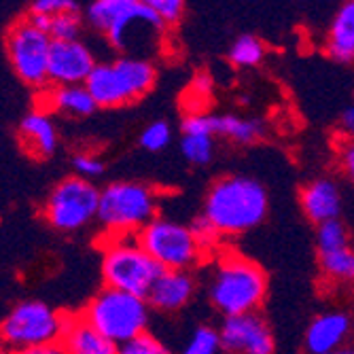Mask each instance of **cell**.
Segmentation results:
<instances>
[{
    "mask_svg": "<svg viewBox=\"0 0 354 354\" xmlns=\"http://www.w3.org/2000/svg\"><path fill=\"white\" fill-rule=\"evenodd\" d=\"M87 19L115 49L142 59L162 47L168 32L162 17L138 0H93L87 9Z\"/></svg>",
    "mask_w": 354,
    "mask_h": 354,
    "instance_id": "1",
    "label": "cell"
},
{
    "mask_svg": "<svg viewBox=\"0 0 354 354\" xmlns=\"http://www.w3.org/2000/svg\"><path fill=\"white\" fill-rule=\"evenodd\" d=\"M270 210L266 187L250 176L234 174L218 178L206 193L204 216L223 238L242 236L261 225Z\"/></svg>",
    "mask_w": 354,
    "mask_h": 354,
    "instance_id": "2",
    "label": "cell"
},
{
    "mask_svg": "<svg viewBox=\"0 0 354 354\" xmlns=\"http://www.w3.org/2000/svg\"><path fill=\"white\" fill-rule=\"evenodd\" d=\"M268 295L263 268L238 252H223L208 276V299L225 318L259 312Z\"/></svg>",
    "mask_w": 354,
    "mask_h": 354,
    "instance_id": "3",
    "label": "cell"
},
{
    "mask_svg": "<svg viewBox=\"0 0 354 354\" xmlns=\"http://www.w3.org/2000/svg\"><path fill=\"white\" fill-rule=\"evenodd\" d=\"M157 73L151 59L125 55L109 64H95L85 87L100 109L132 104L155 85Z\"/></svg>",
    "mask_w": 354,
    "mask_h": 354,
    "instance_id": "4",
    "label": "cell"
},
{
    "mask_svg": "<svg viewBox=\"0 0 354 354\" xmlns=\"http://www.w3.org/2000/svg\"><path fill=\"white\" fill-rule=\"evenodd\" d=\"M81 316L93 329H98L104 337L121 346L125 342L147 333L149 301L145 297L104 286L102 291L87 304Z\"/></svg>",
    "mask_w": 354,
    "mask_h": 354,
    "instance_id": "5",
    "label": "cell"
},
{
    "mask_svg": "<svg viewBox=\"0 0 354 354\" xmlns=\"http://www.w3.org/2000/svg\"><path fill=\"white\" fill-rule=\"evenodd\" d=\"M157 191L145 183H113L100 193L98 221L111 236H134L157 216Z\"/></svg>",
    "mask_w": 354,
    "mask_h": 354,
    "instance_id": "6",
    "label": "cell"
},
{
    "mask_svg": "<svg viewBox=\"0 0 354 354\" xmlns=\"http://www.w3.org/2000/svg\"><path fill=\"white\" fill-rule=\"evenodd\" d=\"M162 272L134 236H111L104 246L102 276L111 288L147 299Z\"/></svg>",
    "mask_w": 354,
    "mask_h": 354,
    "instance_id": "7",
    "label": "cell"
},
{
    "mask_svg": "<svg viewBox=\"0 0 354 354\" xmlns=\"http://www.w3.org/2000/svg\"><path fill=\"white\" fill-rule=\"evenodd\" d=\"M136 238L151 259L170 272H191L208 252L189 225L166 216H155Z\"/></svg>",
    "mask_w": 354,
    "mask_h": 354,
    "instance_id": "8",
    "label": "cell"
},
{
    "mask_svg": "<svg viewBox=\"0 0 354 354\" xmlns=\"http://www.w3.org/2000/svg\"><path fill=\"white\" fill-rule=\"evenodd\" d=\"M68 318L43 301H21L0 323V346L17 354L30 348L59 344Z\"/></svg>",
    "mask_w": 354,
    "mask_h": 354,
    "instance_id": "9",
    "label": "cell"
},
{
    "mask_svg": "<svg viewBox=\"0 0 354 354\" xmlns=\"http://www.w3.org/2000/svg\"><path fill=\"white\" fill-rule=\"evenodd\" d=\"M100 193L87 178L71 176L62 180L45 202V218L59 232H77L98 218Z\"/></svg>",
    "mask_w": 354,
    "mask_h": 354,
    "instance_id": "10",
    "label": "cell"
},
{
    "mask_svg": "<svg viewBox=\"0 0 354 354\" xmlns=\"http://www.w3.org/2000/svg\"><path fill=\"white\" fill-rule=\"evenodd\" d=\"M51 43V37L32 28L28 19H21L11 26L7 37V49L13 68L24 83L35 87L45 85V81L49 79Z\"/></svg>",
    "mask_w": 354,
    "mask_h": 354,
    "instance_id": "11",
    "label": "cell"
},
{
    "mask_svg": "<svg viewBox=\"0 0 354 354\" xmlns=\"http://www.w3.org/2000/svg\"><path fill=\"white\" fill-rule=\"evenodd\" d=\"M218 333L225 354H274L276 348L272 327L259 312L227 316Z\"/></svg>",
    "mask_w": 354,
    "mask_h": 354,
    "instance_id": "12",
    "label": "cell"
},
{
    "mask_svg": "<svg viewBox=\"0 0 354 354\" xmlns=\"http://www.w3.org/2000/svg\"><path fill=\"white\" fill-rule=\"evenodd\" d=\"M95 62L91 51L79 41H53L49 51V81L55 87L85 85Z\"/></svg>",
    "mask_w": 354,
    "mask_h": 354,
    "instance_id": "13",
    "label": "cell"
},
{
    "mask_svg": "<svg viewBox=\"0 0 354 354\" xmlns=\"http://www.w3.org/2000/svg\"><path fill=\"white\" fill-rule=\"evenodd\" d=\"M352 333V318L344 310H329L312 318L306 329V350L308 354H331L346 348Z\"/></svg>",
    "mask_w": 354,
    "mask_h": 354,
    "instance_id": "14",
    "label": "cell"
},
{
    "mask_svg": "<svg viewBox=\"0 0 354 354\" xmlns=\"http://www.w3.org/2000/svg\"><path fill=\"white\" fill-rule=\"evenodd\" d=\"M299 202H301L304 214L314 225L339 218L342 206H344L342 189L331 178H314L308 185H304L299 193Z\"/></svg>",
    "mask_w": 354,
    "mask_h": 354,
    "instance_id": "15",
    "label": "cell"
},
{
    "mask_svg": "<svg viewBox=\"0 0 354 354\" xmlns=\"http://www.w3.org/2000/svg\"><path fill=\"white\" fill-rule=\"evenodd\" d=\"M196 278L191 272H170L164 270L155 280L147 301L159 312H178L187 308L196 295Z\"/></svg>",
    "mask_w": 354,
    "mask_h": 354,
    "instance_id": "16",
    "label": "cell"
},
{
    "mask_svg": "<svg viewBox=\"0 0 354 354\" xmlns=\"http://www.w3.org/2000/svg\"><path fill=\"white\" fill-rule=\"evenodd\" d=\"M68 354H119V346L93 329L83 316H71L59 342Z\"/></svg>",
    "mask_w": 354,
    "mask_h": 354,
    "instance_id": "17",
    "label": "cell"
},
{
    "mask_svg": "<svg viewBox=\"0 0 354 354\" xmlns=\"http://www.w3.org/2000/svg\"><path fill=\"white\" fill-rule=\"evenodd\" d=\"M325 51L339 64H354V0H344L329 26Z\"/></svg>",
    "mask_w": 354,
    "mask_h": 354,
    "instance_id": "18",
    "label": "cell"
},
{
    "mask_svg": "<svg viewBox=\"0 0 354 354\" xmlns=\"http://www.w3.org/2000/svg\"><path fill=\"white\" fill-rule=\"evenodd\" d=\"M21 142L32 157H51L57 147V134L51 119L45 113H30L21 121Z\"/></svg>",
    "mask_w": 354,
    "mask_h": 354,
    "instance_id": "19",
    "label": "cell"
},
{
    "mask_svg": "<svg viewBox=\"0 0 354 354\" xmlns=\"http://www.w3.org/2000/svg\"><path fill=\"white\" fill-rule=\"evenodd\" d=\"M214 134L223 140L234 145H254L266 134L261 119L257 117H240L234 113L214 115Z\"/></svg>",
    "mask_w": 354,
    "mask_h": 354,
    "instance_id": "20",
    "label": "cell"
},
{
    "mask_svg": "<svg viewBox=\"0 0 354 354\" xmlns=\"http://www.w3.org/2000/svg\"><path fill=\"white\" fill-rule=\"evenodd\" d=\"M318 268L323 280L331 286H354V248L346 246L331 252L318 254Z\"/></svg>",
    "mask_w": 354,
    "mask_h": 354,
    "instance_id": "21",
    "label": "cell"
},
{
    "mask_svg": "<svg viewBox=\"0 0 354 354\" xmlns=\"http://www.w3.org/2000/svg\"><path fill=\"white\" fill-rule=\"evenodd\" d=\"M49 106L59 113L75 115V117H87L98 109V104H95V100L91 98V93L85 85L53 87L49 93Z\"/></svg>",
    "mask_w": 354,
    "mask_h": 354,
    "instance_id": "22",
    "label": "cell"
},
{
    "mask_svg": "<svg viewBox=\"0 0 354 354\" xmlns=\"http://www.w3.org/2000/svg\"><path fill=\"white\" fill-rule=\"evenodd\" d=\"M230 62L236 64L240 68H252V66H259L266 57V45L252 37V35H242L238 37L232 47H230Z\"/></svg>",
    "mask_w": 354,
    "mask_h": 354,
    "instance_id": "23",
    "label": "cell"
},
{
    "mask_svg": "<svg viewBox=\"0 0 354 354\" xmlns=\"http://www.w3.org/2000/svg\"><path fill=\"white\" fill-rule=\"evenodd\" d=\"M214 138L210 134H183L180 153L191 166H206L214 157Z\"/></svg>",
    "mask_w": 354,
    "mask_h": 354,
    "instance_id": "24",
    "label": "cell"
},
{
    "mask_svg": "<svg viewBox=\"0 0 354 354\" xmlns=\"http://www.w3.org/2000/svg\"><path fill=\"white\" fill-rule=\"evenodd\" d=\"M180 354H225L218 329H214L210 325L198 327L189 335Z\"/></svg>",
    "mask_w": 354,
    "mask_h": 354,
    "instance_id": "25",
    "label": "cell"
},
{
    "mask_svg": "<svg viewBox=\"0 0 354 354\" xmlns=\"http://www.w3.org/2000/svg\"><path fill=\"white\" fill-rule=\"evenodd\" d=\"M346 246H350L348 244V230H346V225L339 218L316 225V248H318V254L320 252L339 250V248H346Z\"/></svg>",
    "mask_w": 354,
    "mask_h": 354,
    "instance_id": "26",
    "label": "cell"
},
{
    "mask_svg": "<svg viewBox=\"0 0 354 354\" xmlns=\"http://www.w3.org/2000/svg\"><path fill=\"white\" fill-rule=\"evenodd\" d=\"M172 142V127L166 121H153L149 123L140 134V147L151 153L164 151Z\"/></svg>",
    "mask_w": 354,
    "mask_h": 354,
    "instance_id": "27",
    "label": "cell"
},
{
    "mask_svg": "<svg viewBox=\"0 0 354 354\" xmlns=\"http://www.w3.org/2000/svg\"><path fill=\"white\" fill-rule=\"evenodd\" d=\"M119 354H172L170 348L159 339L155 337L153 333H142L130 342H125L119 346Z\"/></svg>",
    "mask_w": 354,
    "mask_h": 354,
    "instance_id": "28",
    "label": "cell"
},
{
    "mask_svg": "<svg viewBox=\"0 0 354 354\" xmlns=\"http://www.w3.org/2000/svg\"><path fill=\"white\" fill-rule=\"evenodd\" d=\"M138 3L157 13L166 26L178 24L185 13V0H138Z\"/></svg>",
    "mask_w": 354,
    "mask_h": 354,
    "instance_id": "29",
    "label": "cell"
},
{
    "mask_svg": "<svg viewBox=\"0 0 354 354\" xmlns=\"http://www.w3.org/2000/svg\"><path fill=\"white\" fill-rule=\"evenodd\" d=\"M79 13H64V15H55L51 21V32L49 37L51 41H77L79 35Z\"/></svg>",
    "mask_w": 354,
    "mask_h": 354,
    "instance_id": "30",
    "label": "cell"
},
{
    "mask_svg": "<svg viewBox=\"0 0 354 354\" xmlns=\"http://www.w3.org/2000/svg\"><path fill=\"white\" fill-rule=\"evenodd\" d=\"M30 13H39V15H64V13H79V5L75 0H37L32 5Z\"/></svg>",
    "mask_w": 354,
    "mask_h": 354,
    "instance_id": "31",
    "label": "cell"
},
{
    "mask_svg": "<svg viewBox=\"0 0 354 354\" xmlns=\"http://www.w3.org/2000/svg\"><path fill=\"white\" fill-rule=\"evenodd\" d=\"M73 168L77 170V174L81 178H93V176H100L104 172V164L102 159H98L95 155H87V153H81L73 159Z\"/></svg>",
    "mask_w": 354,
    "mask_h": 354,
    "instance_id": "32",
    "label": "cell"
},
{
    "mask_svg": "<svg viewBox=\"0 0 354 354\" xmlns=\"http://www.w3.org/2000/svg\"><path fill=\"white\" fill-rule=\"evenodd\" d=\"M189 227H191V232L196 234V238L200 240V244L206 248V250H210V248H214L216 246V242H218V234H216V230L210 225V221L202 214V216H198L193 223H189Z\"/></svg>",
    "mask_w": 354,
    "mask_h": 354,
    "instance_id": "33",
    "label": "cell"
},
{
    "mask_svg": "<svg viewBox=\"0 0 354 354\" xmlns=\"http://www.w3.org/2000/svg\"><path fill=\"white\" fill-rule=\"evenodd\" d=\"M337 164L350 185H354V138H346L337 149Z\"/></svg>",
    "mask_w": 354,
    "mask_h": 354,
    "instance_id": "34",
    "label": "cell"
},
{
    "mask_svg": "<svg viewBox=\"0 0 354 354\" xmlns=\"http://www.w3.org/2000/svg\"><path fill=\"white\" fill-rule=\"evenodd\" d=\"M339 125H342V130L348 138H354V104H350L342 111Z\"/></svg>",
    "mask_w": 354,
    "mask_h": 354,
    "instance_id": "35",
    "label": "cell"
},
{
    "mask_svg": "<svg viewBox=\"0 0 354 354\" xmlns=\"http://www.w3.org/2000/svg\"><path fill=\"white\" fill-rule=\"evenodd\" d=\"M51 21H53V17H49V15H39V13H30L28 15V24L32 28H37L39 32H45V35H49V32H51Z\"/></svg>",
    "mask_w": 354,
    "mask_h": 354,
    "instance_id": "36",
    "label": "cell"
},
{
    "mask_svg": "<svg viewBox=\"0 0 354 354\" xmlns=\"http://www.w3.org/2000/svg\"><path fill=\"white\" fill-rule=\"evenodd\" d=\"M17 354H68V352H66V348H64L62 344H49V346L30 348V350L17 352Z\"/></svg>",
    "mask_w": 354,
    "mask_h": 354,
    "instance_id": "37",
    "label": "cell"
},
{
    "mask_svg": "<svg viewBox=\"0 0 354 354\" xmlns=\"http://www.w3.org/2000/svg\"><path fill=\"white\" fill-rule=\"evenodd\" d=\"M331 354H354V348L346 346V348H342V350H337V352H331Z\"/></svg>",
    "mask_w": 354,
    "mask_h": 354,
    "instance_id": "38",
    "label": "cell"
},
{
    "mask_svg": "<svg viewBox=\"0 0 354 354\" xmlns=\"http://www.w3.org/2000/svg\"><path fill=\"white\" fill-rule=\"evenodd\" d=\"M0 354H13L11 350H7L5 346H0Z\"/></svg>",
    "mask_w": 354,
    "mask_h": 354,
    "instance_id": "39",
    "label": "cell"
}]
</instances>
